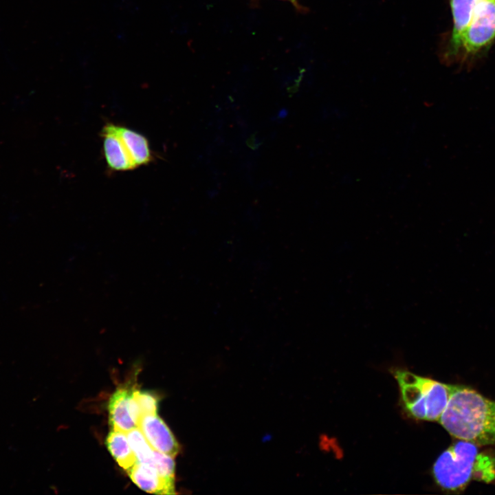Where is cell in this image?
I'll list each match as a JSON object with an SVG mask.
<instances>
[{"label": "cell", "instance_id": "1", "mask_svg": "<svg viewBox=\"0 0 495 495\" xmlns=\"http://www.w3.org/2000/svg\"><path fill=\"white\" fill-rule=\"evenodd\" d=\"M453 28L444 56L468 62L487 51L495 39V0H450Z\"/></svg>", "mask_w": 495, "mask_h": 495}, {"label": "cell", "instance_id": "2", "mask_svg": "<svg viewBox=\"0 0 495 495\" xmlns=\"http://www.w3.org/2000/svg\"><path fill=\"white\" fill-rule=\"evenodd\" d=\"M439 421L453 437L478 445L495 444V401L454 385Z\"/></svg>", "mask_w": 495, "mask_h": 495}, {"label": "cell", "instance_id": "3", "mask_svg": "<svg viewBox=\"0 0 495 495\" xmlns=\"http://www.w3.org/2000/svg\"><path fill=\"white\" fill-rule=\"evenodd\" d=\"M436 460L432 473L443 489H463L474 476L486 482L495 478L494 461L479 453L476 444L459 439Z\"/></svg>", "mask_w": 495, "mask_h": 495}, {"label": "cell", "instance_id": "4", "mask_svg": "<svg viewBox=\"0 0 495 495\" xmlns=\"http://www.w3.org/2000/svg\"><path fill=\"white\" fill-rule=\"evenodd\" d=\"M393 374L407 412L418 419L439 421L448 404L454 385L419 376L404 369L395 370Z\"/></svg>", "mask_w": 495, "mask_h": 495}, {"label": "cell", "instance_id": "5", "mask_svg": "<svg viewBox=\"0 0 495 495\" xmlns=\"http://www.w3.org/2000/svg\"><path fill=\"white\" fill-rule=\"evenodd\" d=\"M138 427L153 450L173 457L177 455L180 450L179 445L169 428L157 414L143 416Z\"/></svg>", "mask_w": 495, "mask_h": 495}, {"label": "cell", "instance_id": "6", "mask_svg": "<svg viewBox=\"0 0 495 495\" xmlns=\"http://www.w3.org/2000/svg\"><path fill=\"white\" fill-rule=\"evenodd\" d=\"M101 135L103 139L104 157L111 170L126 171L136 168L113 124H105Z\"/></svg>", "mask_w": 495, "mask_h": 495}, {"label": "cell", "instance_id": "7", "mask_svg": "<svg viewBox=\"0 0 495 495\" xmlns=\"http://www.w3.org/2000/svg\"><path fill=\"white\" fill-rule=\"evenodd\" d=\"M131 481L142 490L157 494H174L175 487L160 475L155 468L138 462L127 471Z\"/></svg>", "mask_w": 495, "mask_h": 495}, {"label": "cell", "instance_id": "8", "mask_svg": "<svg viewBox=\"0 0 495 495\" xmlns=\"http://www.w3.org/2000/svg\"><path fill=\"white\" fill-rule=\"evenodd\" d=\"M132 390L118 389L110 397L108 409L109 424L112 430L128 432L138 427L132 419L130 397Z\"/></svg>", "mask_w": 495, "mask_h": 495}, {"label": "cell", "instance_id": "9", "mask_svg": "<svg viewBox=\"0 0 495 495\" xmlns=\"http://www.w3.org/2000/svg\"><path fill=\"white\" fill-rule=\"evenodd\" d=\"M114 126L136 167L146 165L153 160L148 141L145 136L123 126L114 124Z\"/></svg>", "mask_w": 495, "mask_h": 495}, {"label": "cell", "instance_id": "10", "mask_svg": "<svg viewBox=\"0 0 495 495\" xmlns=\"http://www.w3.org/2000/svg\"><path fill=\"white\" fill-rule=\"evenodd\" d=\"M105 444L118 465L126 472L137 463L126 432L112 430L106 438Z\"/></svg>", "mask_w": 495, "mask_h": 495}, {"label": "cell", "instance_id": "11", "mask_svg": "<svg viewBox=\"0 0 495 495\" xmlns=\"http://www.w3.org/2000/svg\"><path fill=\"white\" fill-rule=\"evenodd\" d=\"M129 445L138 462L152 465L153 449L138 427L126 432Z\"/></svg>", "mask_w": 495, "mask_h": 495}, {"label": "cell", "instance_id": "12", "mask_svg": "<svg viewBox=\"0 0 495 495\" xmlns=\"http://www.w3.org/2000/svg\"><path fill=\"white\" fill-rule=\"evenodd\" d=\"M151 465L156 468L162 478L175 487V463L173 456L154 450Z\"/></svg>", "mask_w": 495, "mask_h": 495}, {"label": "cell", "instance_id": "13", "mask_svg": "<svg viewBox=\"0 0 495 495\" xmlns=\"http://www.w3.org/2000/svg\"><path fill=\"white\" fill-rule=\"evenodd\" d=\"M133 396L138 404L142 417L146 415L157 414L158 399L153 394L135 390H133Z\"/></svg>", "mask_w": 495, "mask_h": 495}, {"label": "cell", "instance_id": "14", "mask_svg": "<svg viewBox=\"0 0 495 495\" xmlns=\"http://www.w3.org/2000/svg\"><path fill=\"white\" fill-rule=\"evenodd\" d=\"M247 145L252 149H256L258 147V144L256 142L255 134L252 135L246 142Z\"/></svg>", "mask_w": 495, "mask_h": 495}, {"label": "cell", "instance_id": "15", "mask_svg": "<svg viewBox=\"0 0 495 495\" xmlns=\"http://www.w3.org/2000/svg\"><path fill=\"white\" fill-rule=\"evenodd\" d=\"M283 1H287L290 2L298 10H302L301 6H300V4L298 3V0H283Z\"/></svg>", "mask_w": 495, "mask_h": 495}]
</instances>
